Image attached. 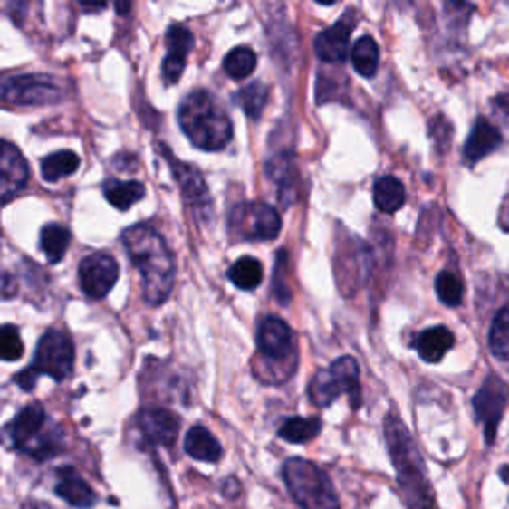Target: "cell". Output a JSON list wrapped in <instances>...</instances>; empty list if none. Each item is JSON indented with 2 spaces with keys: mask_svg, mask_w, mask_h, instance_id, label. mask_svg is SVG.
Wrapping results in <instances>:
<instances>
[{
  "mask_svg": "<svg viewBox=\"0 0 509 509\" xmlns=\"http://www.w3.org/2000/svg\"><path fill=\"white\" fill-rule=\"evenodd\" d=\"M124 247L141 277V293L151 307L164 304L176 283V261L164 237L146 223H136L124 231Z\"/></svg>",
  "mask_w": 509,
  "mask_h": 509,
  "instance_id": "cell-1",
  "label": "cell"
},
{
  "mask_svg": "<svg viewBox=\"0 0 509 509\" xmlns=\"http://www.w3.org/2000/svg\"><path fill=\"white\" fill-rule=\"evenodd\" d=\"M178 121L183 134L199 149L219 151L233 138L231 118L207 90H193L179 101Z\"/></svg>",
  "mask_w": 509,
  "mask_h": 509,
  "instance_id": "cell-2",
  "label": "cell"
},
{
  "mask_svg": "<svg viewBox=\"0 0 509 509\" xmlns=\"http://www.w3.org/2000/svg\"><path fill=\"white\" fill-rule=\"evenodd\" d=\"M386 442L402 494L410 509H434V494L426 477V467L418 447L410 437L406 426L396 416L386 418Z\"/></svg>",
  "mask_w": 509,
  "mask_h": 509,
  "instance_id": "cell-3",
  "label": "cell"
},
{
  "mask_svg": "<svg viewBox=\"0 0 509 509\" xmlns=\"http://www.w3.org/2000/svg\"><path fill=\"white\" fill-rule=\"evenodd\" d=\"M283 480L303 509H341L331 477L317 464L291 457L283 466Z\"/></svg>",
  "mask_w": 509,
  "mask_h": 509,
  "instance_id": "cell-4",
  "label": "cell"
},
{
  "mask_svg": "<svg viewBox=\"0 0 509 509\" xmlns=\"http://www.w3.org/2000/svg\"><path fill=\"white\" fill-rule=\"evenodd\" d=\"M341 394L351 396L354 408L360 404V370L352 356H341L309 382V399L319 408H327Z\"/></svg>",
  "mask_w": 509,
  "mask_h": 509,
  "instance_id": "cell-5",
  "label": "cell"
},
{
  "mask_svg": "<svg viewBox=\"0 0 509 509\" xmlns=\"http://www.w3.org/2000/svg\"><path fill=\"white\" fill-rule=\"evenodd\" d=\"M8 436L14 447L26 452L36 460L56 456V437L46 434V412L40 404H28L16 414V418L8 424Z\"/></svg>",
  "mask_w": 509,
  "mask_h": 509,
  "instance_id": "cell-6",
  "label": "cell"
},
{
  "mask_svg": "<svg viewBox=\"0 0 509 509\" xmlns=\"http://www.w3.org/2000/svg\"><path fill=\"white\" fill-rule=\"evenodd\" d=\"M281 216L277 209L267 206V203H243L231 211L229 229L233 235L241 239L254 241H269L277 239L281 233Z\"/></svg>",
  "mask_w": 509,
  "mask_h": 509,
  "instance_id": "cell-7",
  "label": "cell"
},
{
  "mask_svg": "<svg viewBox=\"0 0 509 509\" xmlns=\"http://www.w3.org/2000/svg\"><path fill=\"white\" fill-rule=\"evenodd\" d=\"M64 98V90L53 76L23 74L6 78L3 84V100L13 106H46Z\"/></svg>",
  "mask_w": 509,
  "mask_h": 509,
  "instance_id": "cell-8",
  "label": "cell"
},
{
  "mask_svg": "<svg viewBox=\"0 0 509 509\" xmlns=\"http://www.w3.org/2000/svg\"><path fill=\"white\" fill-rule=\"evenodd\" d=\"M74 364V344L68 332L50 329L38 341L34 362L30 364L38 374H48L54 380L62 382L72 372Z\"/></svg>",
  "mask_w": 509,
  "mask_h": 509,
  "instance_id": "cell-9",
  "label": "cell"
},
{
  "mask_svg": "<svg viewBox=\"0 0 509 509\" xmlns=\"http://www.w3.org/2000/svg\"><path fill=\"white\" fill-rule=\"evenodd\" d=\"M257 351L261 360L274 362H297L294 352V337L287 322L279 317H264L257 329Z\"/></svg>",
  "mask_w": 509,
  "mask_h": 509,
  "instance_id": "cell-10",
  "label": "cell"
},
{
  "mask_svg": "<svg viewBox=\"0 0 509 509\" xmlns=\"http://www.w3.org/2000/svg\"><path fill=\"white\" fill-rule=\"evenodd\" d=\"M118 263L106 253H91L80 261V287L90 299H104L118 281Z\"/></svg>",
  "mask_w": 509,
  "mask_h": 509,
  "instance_id": "cell-11",
  "label": "cell"
},
{
  "mask_svg": "<svg viewBox=\"0 0 509 509\" xmlns=\"http://www.w3.org/2000/svg\"><path fill=\"white\" fill-rule=\"evenodd\" d=\"M164 154L168 158V164L173 171V178L179 183L181 196L187 201L189 209H193V216L197 219H207L211 217V197L207 183L203 179L201 171L196 166L183 164V161L173 158L168 149H164Z\"/></svg>",
  "mask_w": 509,
  "mask_h": 509,
  "instance_id": "cell-12",
  "label": "cell"
},
{
  "mask_svg": "<svg viewBox=\"0 0 509 509\" xmlns=\"http://www.w3.org/2000/svg\"><path fill=\"white\" fill-rule=\"evenodd\" d=\"M505 404H507V386L504 384V380L497 379L495 374H490L484 380L482 389L477 390L474 399V408L477 418H480V422L484 424L487 444L494 442L497 424L502 420Z\"/></svg>",
  "mask_w": 509,
  "mask_h": 509,
  "instance_id": "cell-13",
  "label": "cell"
},
{
  "mask_svg": "<svg viewBox=\"0 0 509 509\" xmlns=\"http://www.w3.org/2000/svg\"><path fill=\"white\" fill-rule=\"evenodd\" d=\"M352 28H354V13L352 10H346L337 24L322 30L317 40H314V53H317L322 62L341 64L349 58V54L352 53L351 48Z\"/></svg>",
  "mask_w": 509,
  "mask_h": 509,
  "instance_id": "cell-14",
  "label": "cell"
},
{
  "mask_svg": "<svg viewBox=\"0 0 509 509\" xmlns=\"http://www.w3.org/2000/svg\"><path fill=\"white\" fill-rule=\"evenodd\" d=\"M166 46L168 54L164 58V66H161V74H164L168 84H176L181 78L183 70H186L187 56L193 46L191 30L183 24H171L166 34Z\"/></svg>",
  "mask_w": 509,
  "mask_h": 509,
  "instance_id": "cell-15",
  "label": "cell"
},
{
  "mask_svg": "<svg viewBox=\"0 0 509 509\" xmlns=\"http://www.w3.org/2000/svg\"><path fill=\"white\" fill-rule=\"evenodd\" d=\"M28 181V166L24 156L10 141H3L0 149V191H3V203L16 197Z\"/></svg>",
  "mask_w": 509,
  "mask_h": 509,
  "instance_id": "cell-16",
  "label": "cell"
},
{
  "mask_svg": "<svg viewBox=\"0 0 509 509\" xmlns=\"http://www.w3.org/2000/svg\"><path fill=\"white\" fill-rule=\"evenodd\" d=\"M139 432L156 446H171L179 432L176 416L164 408H144L138 414Z\"/></svg>",
  "mask_w": 509,
  "mask_h": 509,
  "instance_id": "cell-17",
  "label": "cell"
},
{
  "mask_svg": "<svg viewBox=\"0 0 509 509\" xmlns=\"http://www.w3.org/2000/svg\"><path fill=\"white\" fill-rule=\"evenodd\" d=\"M502 146V134L494 124H490L485 118L475 120V124L467 136L464 146V159L467 164H477L485 156L494 154V151Z\"/></svg>",
  "mask_w": 509,
  "mask_h": 509,
  "instance_id": "cell-18",
  "label": "cell"
},
{
  "mask_svg": "<svg viewBox=\"0 0 509 509\" xmlns=\"http://www.w3.org/2000/svg\"><path fill=\"white\" fill-rule=\"evenodd\" d=\"M56 494L68 502L72 507L78 509H90L96 504V494L91 492V487L84 482V477H80L74 467H62L58 472V484Z\"/></svg>",
  "mask_w": 509,
  "mask_h": 509,
  "instance_id": "cell-19",
  "label": "cell"
},
{
  "mask_svg": "<svg viewBox=\"0 0 509 509\" xmlns=\"http://www.w3.org/2000/svg\"><path fill=\"white\" fill-rule=\"evenodd\" d=\"M416 351H418L420 359L426 362H440L446 352L454 346V334L446 327H432L426 329L418 334V339L414 342Z\"/></svg>",
  "mask_w": 509,
  "mask_h": 509,
  "instance_id": "cell-20",
  "label": "cell"
},
{
  "mask_svg": "<svg viewBox=\"0 0 509 509\" xmlns=\"http://www.w3.org/2000/svg\"><path fill=\"white\" fill-rule=\"evenodd\" d=\"M183 446H186V452L193 457V460H199V462L216 464L221 460V456H223L221 444L217 442V437L203 426H193L187 432L186 444Z\"/></svg>",
  "mask_w": 509,
  "mask_h": 509,
  "instance_id": "cell-21",
  "label": "cell"
},
{
  "mask_svg": "<svg viewBox=\"0 0 509 509\" xmlns=\"http://www.w3.org/2000/svg\"><path fill=\"white\" fill-rule=\"evenodd\" d=\"M104 197L111 203L116 209L126 211L139 199H144L146 187L139 181H120L116 178H110L104 181Z\"/></svg>",
  "mask_w": 509,
  "mask_h": 509,
  "instance_id": "cell-22",
  "label": "cell"
},
{
  "mask_svg": "<svg viewBox=\"0 0 509 509\" xmlns=\"http://www.w3.org/2000/svg\"><path fill=\"white\" fill-rule=\"evenodd\" d=\"M406 201V189L400 179L394 176H384L374 183V206L382 213L399 211Z\"/></svg>",
  "mask_w": 509,
  "mask_h": 509,
  "instance_id": "cell-23",
  "label": "cell"
},
{
  "mask_svg": "<svg viewBox=\"0 0 509 509\" xmlns=\"http://www.w3.org/2000/svg\"><path fill=\"white\" fill-rule=\"evenodd\" d=\"M351 60L356 72L364 78H372L380 62V50L379 44H376V40L369 34L360 36L352 46Z\"/></svg>",
  "mask_w": 509,
  "mask_h": 509,
  "instance_id": "cell-24",
  "label": "cell"
},
{
  "mask_svg": "<svg viewBox=\"0 0 509 509\" xmlns=\"http://www.w3.org/2000/svg\"><path fill=\"white\" fill-rule=\"evenodd\" d=\"M70 245V229L60 223H48L40 231V249L46 254L48 263H60Z\"/></svg>",
  "mask_w": 509,
  "mask_h": 509,
  "instance_id": "cell-25",
  "label": "cell"
},
{
  "mask_svg": "<svg viewBox=\"0 0 509 509\" xmlns=\"http://www.w3.org/2000/svg\"><path fill=\"white\" fill-rule=\"evenodd\" d=\"M80 168V158L74 154L72 149H62L54 151L43 159L40 164V171H43L44 181H58L72 173Z\"/></svg>",
  "mask_w": 509,
  "mask_h": 509,
  "instance_id": "cell-26",
  "label": "cell"
},
{
  "mask_svg": "<svg viewBox=\"0 0 509 509\" xmlns=\"http://www.w3.org/2000/svg\"><path fill=\"white\" fill-rule=\"evenodd\" d=\"M229 281L241 291L257 289L263 281V264L253 257H241L231 264Z\"/></svg>",
  "mask_w": 509,
  "mask_h": 509,
  "instance_id": "cell-27",
  "label": "cell"
},
{
  "mask_svg": "<svg viewBox=\"0 0 509 509\" xmlns=\"http://www.w3.org/2000/svg\"><path fill=\"white\" fill-rule=\"evenodd\" d=\"M257 66V54L249 46H237L223 58V70L233 80H245L254 72Z\"/></svg>",
  "mask_w": 509,
  "mask_h": 509,
  "instance_id": "cell-28",
  "label": "cell"
},
{
  "mask_svg": "<svg viewBox=\"0 0 509 509\" xmlns=\"http://www.w3.org/2000/svg\"><path fill=\"white\" fill-rule=\"evenodd\" d=\"M321 432L319 418H289L281 426L279 436L291 444H304L317 437Z\"/></svg>",
  "mask_w": 509,
  "mask_h": 509,
  "instance_id": "cell-29",
  "label": "cell"
},
{
  "mask_svg": "<svg viewBox=\"0 0 509 509\" xmlns=\"http://www.w3.org/2000/svg\"><path fill=\"white\" fill-rule=\"evenodd\" d=\"M235 96L237 104L249 118H259L269 101V88L263 82H251L249 86L241 88Z\"/></svg>",
  "mask_w": 509,
  "mask_h": 509,
  "instance_id": "cell-30",
  "label": "cell"
},
{
  "mask_svg": "<svg viewBox=\"0 0 509 509\" xmlns=\"http://www.w3.org/2000/svg\"><path fill=\"white\" fill-rule=\"evenodd\" d=\"M490 351L495 359L509 362V309L495 314L490 329Z\"/></svg>",
  "mask_w": 509,
  "mask_h": 509,
  "instance_id": "cell-31",
  "label": "cell"
},
{
  "mask_svg": "<svg viewBox=\"0 0 509 509\" xmlns=\"http://www.w3.org/2000/svg\"><path fill=\"white\" fill-rule=\"evenodd\" d=\"M436 294L447 307H457L464 299V283L452 271H442L436 277Z\"/></svg>",
  "mask_w": 509,
  "mask_h": 509,
  "instance_id": "cell-32",
  "label": "cell"
},
{
  "mask_svg": "<svg viewBox=\"0 0 509 509\" xmlns=\"http://www.w3.org/2000/svg\"><path fill=\"white\" fill-rule=\"evenodd\" d=\"M287 271H289V253L279 251L277 261H274V273H273V294L277 297L281 304H287L291 301V287L287 283Z\"/></svg>",
  "mask_w": 509,
  "mask_h": 509,
  "instance_id": "cell-33",
  "label": "cell"
},
{
  "mask_svg": "<svg viewBox=\"0 0 509 509\" xmlns=\"http://www.w3.org/2000/svg\"><path fill=\"white\" fill-rule=\"evenodd\" d=\"M0 354H3V360L6 362L18 360L24 354V344L14 324H5L0 329Z\"/></svg>",
  "mask_w": 509,
  "mask_h": 509,
  "instance_id": "cell-34",
  "label": "cell"
},
{
  "mask_svg": "<svg viewBox=\"0 0 509 509\" xmlns=\"http://www.w3.org/2000/svg\"><path fill=\"white\" fill-rule=\"evenodd\" d=\"M269 178H273L274 181H279V186H281L283 191L289 189V193H293L294 179H297V171H294V168H293V159L287 158V156L271 159Z\"/></svg>",
  "mask_w": 509,
  "mask_h": 509,
  "instance_id": "cell-35",
  "label": "cell"
},
{
  "mask_svg": "<svg viewBox=\"0 0 509 509\" xmlns=\"http://www.w3.org/2000/svg\"><path fill=\"white\" fill-rule=\"evenodd\" d=\"M36 376H38V372L33 369V366H28L26 370H23V372L14 376V382L23 390H33L34 386H36Z\"/></svg>",
  "mask_w": 509,
  "mask_h": 509,
  "instance_id": "cell-36",
  "label": "cell"
},
{
  "mask_svg": "<svg viewBox=\"0 0 509 509\" xmlns=\"http://www.w3.org/2000/svg\"><path fill=\"white\" fill-rule=\"evenodd\" d=\"M14 293H16L14 283H13V279H10V274L5 273L3 274V299H10Z\"/></svg>",
  "mask_w": 509,
  "mask_h": 509,
  "instance_id": "cell-37",
  "label": "cell"
},
{
  "mask_svg": "<svg viewBox=\"0 0 509 509\" xmlns=\"http://www.w3.org/2000/svg\"><path fill=\"white\" fill-rule=\"evenodd\" d=\"M84 10H90V13H96V10H104L106 3H98V5H88V3H80Z\"/></svg>",
  "mask_w": 509,
  "mask_h": 509,
  "instance_id": "cell-38",
  "label": "cell"
},
{
  "mask_svg": "<svg viewBox=\"0 0 509 509\" xmlns=\"http://www.w3.org/2000/svg\"><path fill=\"white\" fill-rule=\"evenodd\" d=\"M497 101H500V106H504L509 111V96H504V98H500Z\"/></svg>",
  "mask_w": 509,
  "mask_h": 509,
  "instance_id": "cell-39",
  "label": "cell"
},
{
  "mask_svg": "<svg viewBox=\"0 0 509 509\" xmlns=\"http://www.w3.org/2000/svg\"><path fill=\"white\" fill-rule=\"evenodd\" d=\"M118 6V10H121V13H126V10H130V6H126V5H116Z\"/></svg>",
  "mask_w": 509,
  "mask_h": 509,
  "instance_id": "cell-40",
  "label": "cell"
}]
</instances>
